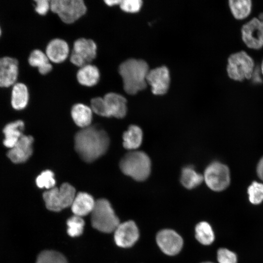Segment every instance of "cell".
I'll use <instances>...</instances> for the list:
<instances>
[{
    "mask_svg": "<svg viewBox=\"0 0 263 263\" xmlns=\"http://www.w3.org/2000/svg\"><path fill=\"white\" fill-rule=\"evenodd\" d=\"M109 144L107 132L95 125L82 128L75 137L76 151L86 162H92L103 155L107 151Z\"/></svg>",
    "mask_w": 263,
    "mask_h": 263,
    "instance_id": "6da1fadb",
    "label": "cell"
},
{
    "mask_svg": "<svg viewBox=\"0 0 263 263\" xmlns=\"http://www.w3.org/2000/svg\"><path fill=\"white\" fill-rule=\"evenodd\" d=\"M149 71V66L143 60L130 58L123 62L119 67V73L124 91L129 94H135L144 89Z\"/></svg>",
    "mask_w": 263,
    "mask_h": 263,
    "instance_id": "7a4b0ae2",
    "label": "cell"
},
{
    "mask_svg": "<svg viewBox=\"0 0 263 263\" xmlns=\"http://www.w3.org/2000/svg\"><path fill=\"white\" fill-rule=\"evenodd\" d=\"M151 165L150 159L145 152L132 150L123 157L119 167L124 174L135 181L142 182L150 176Z\"/></svg>",
    "mask_w": 263,
    "mask_h": 263,
    "instance_id": "3957f363",
    "label": "cell"
},
{
    "mask_svg": "<svg viewBox=\"0 0 263 263\" xmlns=\"http://www.w3.org/2000/svg\"><path fill=\"white\" fill-rule=\"evenodd\" d=\"M91 223L94 228L104 233L114 231L120 224L110 202L105 199L95 201L91 212Z\"/></svg>",
    "mask_w": 263,
    "mask_h": 263,
    "instance_id": "277c9868",
    "label": "cell"
},
{
    "mask_svg": "<svg viewBox=\"0 0 263 263\" xmlns=\"http://www.w3.org/2000/svg\"><path fill=\"white\" fill-rule=\"evenodd\" d=\"M75 188L68 183L59 188L54 187L45 191L43 198L48 209L58 212L71 207L75 196Z\"/></svg>",
    "mask_w": 263,
    "mask_h": 263,
    "instance_id": "5b68a950",
    "label": "cell"
},
{
    "mask_svg": "<svg viewBox=\"0 0 263 263\" xmlns=\"http://www.w3.org/2000/svg\"><path fill=\"white\" fill-rule=\"evenodd\" d=\"M50 4L51 10L67 24L74 22L87 11L86 6L82 0H53L50 1Z\"/></svg>",
    "mask_w": 263,
    "mask_h": 263,
    "instance_id": "8992f818",
    "label": "cell"
},
{
    "mask_svg": "<svg viewBox=\"0 0 263 263\" xmlns=\"http://www.w3.org/2000/svg\"><path fill=\"white\" fill-rule=\"evenodd\" d=\"M254 67L252 58L245 52L231 55L228 59L227 72L229 77L236 81L251 78Z\"/></svg>",
    "mask_w": 263,
    "mask_h": 263,
    "instance_id": "52a82bcc",
    "label": "cell"
},
{
    "mask_svg": "<svg viewBox=\"0 0 263 263\" xmlns=\"http://www.w3.org/2000/svg\"><path fill=\"white\" fill-rule=\"evenodd\" d=\"M204 180L211 190L221 191L230 183V173L228 167L219 162L210 163L205 169Z\"/></svg>",
    "mask_w": 263,
    "mask_h": 263,
    "instance_id": "ba28073f",
    "label": "cell"
},
{
    "mask_svg": "<svg viewBox=\"0 0 263 263\" xmlns=\"http://www.w3.org/2000/svg\"><path fill=\"white\" fill-rule=\"evenodd\" d=\"M243 40L246 45L253 49L263 47V20L253 18L242 28Z\"/></svg>",
    "mask_w": 263,
    "mask_h": 263,
    "instance_id": "9c48e42d",
    "label": "cell"
},
{
    "mask_svg": "<svg viewBox=\"0 0 263 263\" xmlns=\"http://www.w3.org/2000/svg\"><path fill=\"white\" fill-rule=\"evenodd\" d=\"M157 244L161 250L168 255H174L181 250L183 241L182 237L171 229H163L156 236Z\"/></svg>",
    "mask_w": 263,
    "mask_h": 263,
    "instance_id": "30bf717a",
    "label": "cell"
},
{
    "mask_svg": "<svg viewBox=\"0 0 263 263\" xmlns=\"http://www.w3.org/2000/svg\"><path fill=\"white\" fill-rule=\"evenodd\" d=\"M139 231L135 223L128 221L120 224L114 230V238L116 244L121 247L132 246L139 238Z\"/></svg>",
    "mask_w": 263,
    "mask_h": 263,
    "instance_id": "8fae6325",
    "label": "cell"
},
{
    "mask_svg": "<svg viewBox=\"0 0 263 263\" xmlns=\"http://www.w3.org/2000/svg\"><path fill=\"white\" fill-rule=\"evenodd\" d=\"M147 82L151 88L152 93L162 95L167 93L170 83L168 69L161 66L149 70L147 76Z\"/></svg>",
    "mask_w": 263,
    "mask_h": 263,
    "instance_id": "7c38bea8",
    "label": "cell"
},
{
    "mask_svg": "<svg viewBox=\"0 0 263 263\" xmlns=\"http://www.w3.org/2000/svg\"><path fill=\"white\" fill-rule=\"evenodd\" d=\"M19 75L18 61L15 58L4 56L0 58V87L13 86Z\"/></svg>",
    "mask_w": 263,
    "mask_h": 263,
    "instance_id": "4fadbf2b",
    "label": "cell"
},
{
    "mask_svg": "<svg viewBox=\"0 0 263 263\" xmlns=\"http://www.w3.org/2000/svg\"><path fill=\"white\" fill-rule=\"evenodd\" d=\"M33 141L32 136L23 135L16 145L7 152V157L14 163L25 162L32 154Z\"/></svg>",
    "mask_w": 263,
    "mask_h": 263,
    "instance_id": "5bb4252c",
    "label": "cell"
},
{
    "mask_svg": "<svg viewBox=\"0 0 263 263\" xmlns=\"http://www.w3.org/2000/svg\"><path fill=\"white\" fill-rule=\"evenodd\" d=\"M108 117L123 118L127 113V100L121 94L115 93L106 94L104 97Z\"/></svg>",
    "mask_w": 263,
    "mask_h": 263,
    "instance_id": "9a60e30c",
    "label": "cell"
},
{
    "mask_svg": "<svg viewBox=\"0 0 263 263\" xmlns=\"http://www.w3.org/2000/svg\"><path fill=\"white\" fill-rule=\"evenodd\" d=\"M69 47L67 43L60 38H55L48 44L45 54L49 60L55 63H61L67 58Z\"/></svg>",
    "mask_w": 263,
    "mask_h": 263,
    "instance_id": "2e32d148",
    "label": "cell"
},
{
    "mask_svg": "<svg viewBox=\"0 0 263 263\" xmlns=\"http://www.w3.org/2000/svg\"><path fill=\"white\" fill-rule=\"evenodd\" d=\"M96 50L97 46L94 41L80 38L75 41L72 53L77 55L87 64L95 58Z\"/></svg>",
    "mask_w": 263,
    "mask_h": 263,
    "instance_id": "e0dca14e",
    "label": "cell"
},
{
    "mask_svg": "<svg viewBox=\"0 0 263 263\" xmlns=\"http://www.w3.org/2000/svg\"><path fill=\"white\" fill-rule=\"evenodd\" d=\"M93 197L86 192L77 193L71 205V209L75 215L82 217L91 213L95 205Z\"/></svg>",
    "mask_w": 263,
    "mask_h": 263,
    "instance_id": "ac0fdd59",
    "label": "cell"
},
{
    "mask_svg": "<svg viewBox=\"0 0 263 263\" xmlns=\"http://www.w3.org/2000/svg\"><path fill=\"white\" fill-rule=\"evenodd\" d=\"M24 127V122L20 120L7 124L3 129L5 136L3 145L10 149L13 148L23 135L22 131Z\"/></svg>",
    "mask_w": 263,
    "mask_h": 263,
    "instance_id": "d6986e66",
    "label": "cell"
},
{
    "mask_svg": "<svg viewBox=\"0 0 263 263\" xmlns=\"http://www.w3.org/2000/svg\"><path fill=\"white\" fill-rule=\"evenodd\" d=\"M29 98L28 89L25 84L16 82L12 86L11 103L13 109L16 110L24 109L28 104Z\"/></svg>",
    "mask_w": 263,
    "mask_h": 263,
    "instance_id": "ffe728a7",
    "label": "cell"
},
{
    "mask_svg": "<svg viewBox=\"0 0 263 263\" xmlns=\"http://www.w3.org/2000/svg\"><path fill=\"white\" fill-rule=\"evenodd\" d=\"M76 78L81 85L92 87L96 85L99 80V71L96 66L87 64L80 68Z\"/></svg>",
    "mask_w": 263,
    "mask_h": 263,
    "instance_id": "44dd1931",
    "label": "cell"
},
{
    "mask_svg": "<svg viewBox=\"0 0 263 263\" xmlns=\"http://www.w3.org/2000/svg\"><path fill=\"white\" fill-rule=\"evenodd\" d=\"M92 110L91 108L81 103L74 105L71 110V115L75 123L79 127L84 128L90 126L92 120Z\"/></svg>",
    "mask_w": 263,
    "mask_h": 263,
    "instance_id": "7402d4cb",
    "label": "cell"
},
{
    "mask_svg": "<svg viewBox=\"0 0 263 263\" xmlns=\"http://www.w3.org/2000/svg\"><path fill=\"white\" fill-rule=\"evenodd\" d=\"M124 147L132 151L138 148L143 140V132L138 126L132 125L129 126L123 135Z\"/></svg>",
    "mask_w": 263,
    "mask_h": 263,
    "instance_id": "603a6c76",
    "label": "cell"
},
{
    "mask_svg": "<svg viewBox=\"0 0 263 263\" xmlns=\"http://www.w3.org/2000/svg\"><path fill=\"white\" fill-rule=\"evenodd\" d=\"M29 64L37 67L41 75H46L52 70V65L46 54L38 49L33 50L28 58Z\"/></svg>",
    "mask_w": 263,
    "mask_h": 263,
    "instance_id": "cb8c5ba5",
    "label": "cell"
},
{
    "mask_svg": "<svg viewBox=\"0 0 263 263\" xmlns=\"http://www.w3.org/2000/svg\"><path fill=\"white\" fill-rule=\"evenodd\" d=\"M203 181V175L197 172L192 167H185L182 169L180 181L186 188L190 189L196 188Z\"/></svg>",
    "mask_w": 263,
    "mask_h": 263,
    "instance_id": "d4e9b609",
    "label": "cell"
},
{
    "mask_svg": "<svg viewBox=\"0 0 263 263\" xmlns=\"http://www.w3.org/2000/svg\"><path fill=\"white\" fill-rule=\"evenodd\" d=\"M195 238L201 244L209 245L214 240V234L210 225L206 222L198 223L195 227Z\"/></svg>",
    "mask_w": 263,
    "mask_h": 263,
    "instance_id": "484cf974",
    "label": "cell"
},
{
    "mask_svg": "<svg viewBox=\"0 0 263 263\" xmlns=\"http://www.w3.org/2000/svg\"><path fill=\"white\" fill-rule=\"evenodd\" d=\"M251 1L249 0L229 1V6L233 16L238 19L247 17L251 9Z\"/></svg>",
    "mask_w": 263,
    "mask_h": 263,
    "instance_id": "4316f807",
    "label": "cell"
},
{
    "mask_svg": "<svg viewBox=\"0 0 263 263\" xmlns=\"http://www.w3.org/2000/svg\"><path fill=\"white\" fill-rule=\"evenodd\" d=\"M36 263H68L65 257L55 250H44L38 255Z\"/></svg>",
    "mask_w": 263,
    "mask_h": 263,
    "instance_id": "83f0119b",
    "label": "cell"
},
{
    "mask_svg": "<svg viewBox=\"0 0 263 263\" xmlns=\"http://www.w3.org/2000/svg\"><path fill=\"white\" fill-rule=\"evenodd\" d=\"M85 222L81 217L74 215L67 221V233L71 237L80 236L83 232Z\"/></svg>",
    "mask_w": 263,
    "mask_h": 263,
    "instance_id": "f1b7e54d",
    "label": "cell"
},
{
    "mask_svg": "<svg viewBox=\"0 0 263 263\" xmlns=\"http://www.w3.org/2000/svg\"><path fill=\"white\" fill-rule=\"evenodd\" d=\"M37 186L40 188H45L47 189L55 187L56 181L54 173L50 170L42 171L36 178Z\"/></svg>",
    "mask_w": 263,
    "mask_h": 263,
    "instance_id": "f546056e",
    "label": "cell"
},
{
    "mask_svg": "<svg viewBox=\"0 0 263 263\" xmlns=\"http://www.w3.org/2000/svg\"><path fill=\"white\" fill-rule=\"evenodd\" d=\"M247 192L251 203L257 205L263 201V184L254 182L248 187Z\"/></svg>",
    "mask_w": 263,
    "mask_h": 263,
    "instance_id": "4dcf8cb0",
    "label": "cell"
},
{
    "mask_svg": "<svg viewBox=\"0 0 263 263\" xmlns=\"http://www.w3.org/2000/svg\"><path fill=\"white\" fill-rule=\"evenodd\" d=\"M91 108L97 114L108 117V113L103 97H97L93 98L91 101Z\"/></svg>",
    "mask_w": 263,
    "mask_h": 263,
    "instance_id": "1f68e13d",
    "label": "cell"
},
{
    "mask_svg": "<svg viewBox=\"0 0 263 263\" xmlns=\"http://www.w3.org/2000/svg\"><path fill=\"white\" fill-rule=\"evenodd\" d=\"M217 260L219 263H237L236 255L225 248H221L217 251Z\"/></svg>",
    "mask_w": 263,
    "mask_h": 263,
    "instance_id": "d6a6232c",
    "label": "cell"
},
{
    "mask_svg": "<svg viewBox=\"0 0 263 263\" xmlns=\"http://www.w3.org/2000/svg\"><path fill=\"white\" fill-rule=\"evenodd\" d=\"M142 1L141 0H121L119 5L121 9L126 12L135 13L141 7Z\"/></svg>",
    "mask_w": 263,
    "mask_h": 263,
    "instance_id": "836d02e7",
    "label": "cell"
},
{
    "mask_svg": "<svg viewBox=\"0 0 263 263\" xmlns=\"http://www.w3.org/2000/svg\"><path fill=\"white\" fill-rule=\"evenodd\" d=\"M35 11L40 15H45L50 9V1L48 0H36Z\"/></svg>",
    "mask_w": 263,
    "mask_h": 263,
    "instance_id": "e575fe53",
    "label": "cell"
},
{
    "mask_svg": "<svg viewBox=\"0 0 263 263\" xmlns=\"http://www.w3.org/2000/svg\"><path fill=\"white\" fill-rule=\"evenodd\" d=\"M257 172L259 177L263 181V157L258 164Z\"/></svg>",
    "mask_w": 263,
    "mask_h": 263,
    "instance_id": "d590c367",
    "label": "cell"
},
{
    "mask_svg": "<svg viewBox=\"0 0 263 263\" xmlns=\"http://www.w3.org/2000/svg\"><path fill=\"white\" fill-rule=\"evenodd\" d=\"M121 1V0H106L104 1L105 3L110 6L120 4Z\"/></svg>",
    "mask_w": 263,
    "mask_h": 263,
    "instance_id": "8d00e7d4",
    "label": "cell"
},
{
    "mask_svg": "<svg viewBox=\"0 0 263 263\" xmlns=\"http://www.w3.org/2000/svg\"><path fill=\"white\" fill-rule=\"evenodd\" d=\"M1 30L0 27V36H1Z\"/></svg>",
    "mask_w": 263,
    "mask_h": 263,
    "instance_id": "74e56055",
    "label": "cell"
},
{
    "mask_svg": "<svg viewBox=\"0 0 263 263\" xmlns=\"http://www.w3.org/2000/svg\"><path fill=\"white\" fill-rule=\"evenodd\" d=\"M211 263V262H204V263Z\"/></svg>",
    "mask_w": 263,
    "mask_h": 263,
    "instance_id": "f35d334b",
    "label": "cell"
}]
</instances>
